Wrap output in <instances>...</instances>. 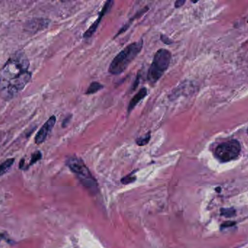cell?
Returning a JSON list of instances; mask_svg holds the SVG:
<instances>
[{
  "label": "cell",
  "instance_id": "6da1fadb",
  "mask_svg": "<svg viewBox=\"0 0 248 248\" xmlns=\"http://www.w3.org/2000/svg\"><path fill=\"white\" fill-rule=\"evenodd\" d=\"M29 61L24 52L12 55L0 72V97L10 100L27 85L31 79L29 71Z\"/></svg>",
  "mask_w": 248,
  "mask_h": 248
},
{
  "label": "cell",
  "instance_id": "7a4b0ae2",
  "mask_svg": "<svg viewBox=\"0 0 248 248\" xmlns=\"http://www.w3.org/2000/svg\"><path fill=\"white\" fill-rule=\"evenodd\" d=\"M142 48V39L127 45L110 63L108 68L109 73L113 75H118L123 73L134 58L140 54Z\"/></svg>",
  "mask_w": 248,
  "mask_h": 248
},
{
  "label": "cell",
  "instance_id": "3957f363",
  "mask_svg": "<svg viewBox=\"0 0 248 248\" xmlns=\"http://www.w3.org/2000/svg\"><path fill=\"white\" fill-rule=\"evenodd\" d=\"M66 165L70 170L76 175L80 183L90 190L91 193L98 192V183L82 160L76 156L68 157Z\"/></svg>",
  "mask_w": 248,
  "mask_h": 248
},
{
  "label": "cell",
  "instance_id": "277c9868",
  "mask_svg": "<svg viewBox=\"0 0 248 248\" xmlns=\"http://www.w3.org/2000/svg\"><path fill=\"white\" fill-rule=\"evenodd\" d=\"M171 60V53L168 50L161 48L155 52L153 62L147 73V80L154 85L169 68Z\"/></svg>",
  "mask_w": 248,
  "mask_h": 248
},
{
  "label": "cell",
  "instance_id": "5b68a950",
  "mask_svg": "<svg viewBox=\"0 0 248 248\" xmlns=\"http://www.w3.org/2000/svg\"><path fill=\"white\" fill-rule=\"evenodd\" d=\"M241 151V146L237 140H231L220 144L215 150V156L222 163L235 160Z\"/></svg>",
  "mask_w": 248,
  "mask_h": 248
},
{
  "label": "cell",
  "instance_id": "8992f818",
  "mask_svg": "<svg viewBox=\"0 0 248 248\" xmlns=\"http://www.w3.org/2000/svg\"><path fill=\"white\" fill-rule=\"evenodd\" d=\"M113 4H114V1H112V0H109V1H107L105 3L101 11L99 13V16L97 20L93 23V24L92 25V26L84 32V34H83V37H84V39H89V38L92 37L93 34L95 33L99 25H100V22H101L102 19H103V16L107 14V13L110 11V9L113 7Z\"/></svg>",
  "mask_w": 248,
  "mask_h": 248
},
{
  "label": "cell",
  "instance_id": "52a82bcc",
  "mask_svg": "<svg viewBox=\"0 0 248 248\" xmlns=\"http://www.w3.org/2000/svg\"><path fill=\"white\" fill-rule=\"evenodd\" d=\"M56 122V116L52 115L49 119L44 124L43 126L39 130V132L36 134L35 137V143L36 144H41L46 141L49 134L52 131V128L55 126Z\"/></svg>",
  "mask_w": 248,
  "mask_h": 248
},
{
  "label": "cell",
  "instance_id": "ba28073f",
  "mask_svg": "<svg viewBox=\"0 0 248 248\" xmlns=\"http://www.w3.org/2000/svg\"><path fill=\"white\" fill-rule=\"evenodd\" d=\"M149 9L150 8H149L148 6H146V7H143L142 9L137 11V13L132 16V17H130L128 21L126 23H125V24L121 28L120 30H119V32L116 33V36L113 37V39H116V38L117 37V36H119V35H121L122 33H124V32H126V31L128 30V28H129L130 26H131V25L132 24L133 22H134L136 19L140 18L141 16H144V15L148 11Z\"/></svg>",
  "mask_w": 248,
  "mask_h": 248
},
{
  "label": "cell",
  "instance_id": "9c48e42d",
  "mask_svg": "<svg viewBox=\"0 0 248 248\" xmlns=\"http://www.w3.org/2000/svg\"><path fill=\"white\" fill-rule=\"evenodd\" d=\"M147 96V90L146 87H142L140 89V91L134 96L130 100L128 103V109H127V115H129L133 109L136 107L137 104Z\"/></svg>",
  "mask_w": 248,
  "mask_h": 248
},
{
  "label": "cell",
  "instance_id": "30bf717a",
  "mask_svg": "<svg viewBox=\"0 0 248 248\" xmlns=\"http://www.w3.org/2000/svg\"><path fill=\"white\" fill-rule=\"evenodd\" d=\"M104 88V86L101 83L98 82H93L89 86L88 89L86 91V95H93L94 93H97L100 90H103Z\"/></svg>",
  "mask_w": 248,
  "mask_h": 248
},
{
  "label": "cell",
  "instance_id": "8fae6325",
  "mask_svg": "<svg viewBox=\"0 0 248 248\" xmlns=\"http://www.w3.org/2000/svg\"><path fill=\"white\" fill-rule=\"evenodd\" d=\"M15 159H8L0 165V176L7 173V170L14 164Z\"/></svg>",
  "mask_w": 248,
  "mask_h": 248
},
{
  "label": "cell",
  "instance_id": "7c38bea8",
  "mask_svg": "<svg viewBox=\"0 0 248 248\" xmlns=\"http://www.w3.org/2000/svg\"><path fill=\"white\" fill-rule=\"evenodd\" d=\"M151 138V132H148L144 136L140 137L136 139V144L140 147H144L150 142Z\"/></svg>",
  "mask_w": 248,
  "mask_h": 248
},
{
  "label": "cell",
  "instance_id": "4fadbf2b",
  "mask_svg": "<svg viewBox=\"0 0 248 248\" xmlns=\"http://www.w3.org/2000/svg\"><path fill=\"white\" fill-rule=\"evenodd\" d=\"M221 215L226 218H232L236 215V211L232 208H221Z\"/></svg>",
  "mask_w": 248,
  "mask_h": 248
},
{
  "label": "cell",
  "instance_id": "5bb4252c",
  "mask_svg": "<svg viewBox=\"0 0 248 248\" xmlns=\"http://www.w3.org/2000/svg\"><path fill=\"white\" fill-rule=\"evenodd\" d=\"M134 173H135V171H133L132 173H129V174L122 178V181H121L122 183L125 185L134 183L137 180V177L134 176Z\"/></svg>",
  "mask_w": 248,
  "mask_h": 248
},
{
  "label": "cell",
  "instance_id": "9a60e30c",
  "mask_svg": "<svg viewBox=\"0 0 248 248\" xmlns=\"http://www.w3.org/2000/svg\"><path fill=\"white\" fill-rule=\"evenodd\" d=\"M42 152L39 151H36V152L33 153L31 155V158L30 163H29V166L28 167H30V166L33 165L35 163H37L38 161L42 159Z\"/></svg>",
  "mask_w": 248,
  "mask_h": 248
},
{
  "label": "cell",
  "instance_id": "2e32d148",
  "mask_svg": "<svg viewBox=\"0 0 248 248\" xmlns=\"http://www.w3.org/2000/svg\"><path fill=\"white\" fill-rule=\"evenodd\" d=\"M160 40H161L163 43L166 44V45H170V44L173 43L171 39H169L166 35L164 34L160 35Z\"/></svg>",
  "mask_w": 248,
  "mask_h": 248
},
{
  "label": "cell",
  "instance_id": "e0dca14e",
  "mask_svg": "<svg viewBox=\"0 0 248 248\" xmlns=\"http://www.w3.org/2000/svg\"><path fill=\"white\" fill-rule=\"evenodd\" d=\"M140 77H141V75H140V73L139 72L137 74V78H136L135 81H134V84L131 86V91H134L138 87L139 84H140Z\"/></svg>",
  "mask_w": 248,
  "mask_h": 248
},
{
  "label": "cell",
  "instance_id": "ac0fdd59",
  "mask_svg": "<svg viewBox=\"0 0 248 248\" xmlns=\"http://www.w3.org/2000/svg\"><path fill=\"white\" fill-rule=\"evenodd\" d=\"M236 222H234V221H227V222L223 223L222 224H221V230H224V229L228 228V227H233V226L235 225Z\"/></svg>",
  "mask_w": 248,
  "mask_h": 248
},
{
  "label": "cell",
  "instance_id": "d6986e66",
  "mask_svg": "<svg viewBox=\"0 0 248 248\" xmlns=\"http://www.w3.org/2000/svg\"><path fill=\"white\" fill-rule=\"evenodd\" d=\"M71 118H72V115H69V116H66V117L64 119L63 122H62V128H65L67 125L69 123L70 121H71Z\"/></svg>",
  "mask_w": 248,
  "mask_h": 248
},
{
  "label": "cell",
  "instance_id": "ffe728a7",
  "mask_svg": "<svg viewBox=\"0 0 248 248\" xmlns=\"http://www.w3.org/2000/svg\"><path fill=\"white\" fill-rule=\"evenodd\" d=\"M185 2H186L185 0H178V1H175L174 7L176 8H179V7H182Z\"/></svg>",
  "mask_w": 248,
  "mask_h": 248
},
{
  "label": "cell",
  "instance_id": "44dd1931",
  "mask_svg": "<svg viewBox=\"0 0 248 248\" xmlns=\"http://www.w3.org/2000/svg\"><path fill=\"white\" fill-rule=\"evenodd\" d=\"M6 240V237L4 236V234H1V233H0V241H1V240Z\"/></svg>",
  "mask_w": 248,
  "mask_h": 248
},
{
  "label": "cell",
  "instance_id": "7402d4cb",
  "mask_svg": "<svg viewBox=\"0 0 248 248\" xmlns=\"http://www.w3.org/2000/svg\"><path fill=\"white\" fill-rule=\"evenodd\" d=\"M216 191H217V192H221V187H217V189H216Z\"/></svg>",
  "mask_w": 248,
  "mask_h": 248
},
{
  "label": "cell",
  "instance_id": "603a6c76",
  "mask_svg": "<svg viewBox=\"0 0 248 248\" xmlns=\"http://www.w3.org/2000/svg\"></svg>",
  "mask_w": 248,
  "mask_h": 248
}]
</instances>
